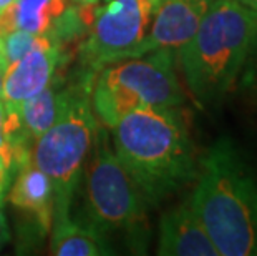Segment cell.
I'll use <instances>...</instances> for the list:
<instances>
[{
    "instance_id": "d4e9b609",
    "label": "cell",
    "mask_w": 257,
    "mask_h": 256,
    "mask_svg": "<svg viewBox=\"0 0 257 256\" xmlns=\"http://www.w3.org/2000/svg\"><path fill=\"white\" fill-rule=\"evenodd\" d=\"M106 2H110V0H106Z\"/></svg>"
},
{
    "instance_id": "6da1fadb",
    "label": "cell",
    "mask_w": 257,
    "mask_h": 256,
    "mask_svg": "<svg viewBox=\"0 0 257 256\" xmlns=\"http://www.w3.org/2000/svg\"><path fill=\"white\" fill-rule=\"evenodd\" d=\"M179 107H141L113 127V150L148 206H160L198 177L199 160Z\"/></svg>"
},
{
    "instance_id": "cb8c5ba5",
    "label": "cell",
    "mask_w": 257,
    "mask_h": 256,
    "mask_svg": "<svg viewBox=\"0 0 257 256\" xmlns=\"http://www.w3.org/2000/svg\"><path fill=\"white\" fill-rule=\"evenodd\" d=\"M4 68H0V90H2V80H4Z\"/></svg>"
},
{
    "instance_id": "603a6c76",
    "label": "cell",
    "mask_w": 257,
    "mask_h": 256,
    "mask_svg": "<svg viewBox=\"0 0 257 256\" xmlns=\"http://www.w3.org/2000/svg\"><path fill=\"white\" fill-rule=\"evenodd\" d=\"M73 2H78V4H96L98 0H73Z\"/></svg>"
},
{
    "instance_id": "4fadbf2b",
    "label": "cell",
    "mask_w": 257,
    "mask_h": 256,
    "mask_svg": "<svg viewBox=\"0 0 257 256\" xmlns=\"http://www.w3.org/2000/svg\"><path fill=\"white\" fill-rule=\"evenodd\" d=\"M50 253L57 256H108L116 251L106 236L70 216L52 225Z\"/></svg>"
},
{
    "instance_id": "ffe728a7",
    "label": "cell",
    "mask_w": 257,
    "mask_h": 256,
    "mask_svg": "<svg viewBox=\"0 0 257 256\" xmlns=\"http://www.w3.org/2000/svg\"><path fill=\"white\" fill-rule=\"evenodd\" d=\"M237 2L245 5V7H249L250 10H254V12H257V0H237Z\"/></svg>"
},
{
    "instance_id": "e0dca14e",
    "label": "cell",
    "mask_w": 257,
    "mask_h": 256,
    "mask_svg": "<svg viewBox=\"0 0 257 256\" xmlns=\"http://www.w3.org/2000/svg\"><path fill=\"white\" fill-rule=\"evenodd\" d=\"M9 238H10V231L7 225V218H5V211H4V195H2V197H0V249L9 241Z\"/></svg>"
},
{
    "instance_id": "3957f363",
    "label": "cell",
    "mask_w": 257,
    "mask_h": 256,
    "mask_svg": "<svg viewBox=\"0 0 257 256\" xmlns=\"http://www.w3.org/2000/svg\"><path fill=\"white\" fill-rule=\"evenodd\" d=\"M257 34V12L237 0H211L201 24L179 48L188 89L199 107H219L242 73Z\"/></svg>"
},
{
    "instance_id": "9c48e42d",
    "label": "cell",
    "mask_w": 257,
    "mask_h": 256,
    "mask_svg": "<svg viewBox=\"0 0 257 256\" xmlns=\"http://www.w3.org/2000/svg\"><path fill=\"white\" fill-rule=\"evenodd\" d=\"M211 0H160L151 27L140 48V57L150 52L179 50L186 45L204 17Z\"/></svg>"
},
{
    "instance_id": "277c9868",
    "label": "cell",
    "mask_w": 257,
    "mask_h": 256,
    "mask_svg": "<svg viewBox=\"0 0 257 256\" xmlns=\"http://www.w3.org/2000/svg\"><path fill=\"white\" fill-rule=\"evenodd\" d=\"M95 77L96 73L78 67L70 80L72 94L65 110L32 148V161L53 185V223L72 216L83 165L95 141L98 122L90 99Z\"/></svg>"
},
{
    "instance_id": "2e32d148",
    "label": "cell",
    "mask_w": 257,
    "mask_h": 256,
    "mask_svg": "<svg viewBox=\"0 0 257 256\" xmlns=\"http://www.w3.org/2000/svg\"><path fill=\"white\" fill-rule=\"evenodd\" d=\"M240 87L245 94L250 95V99L257 102V34L250 47L249 57L245 60L242 73H240Z\"/></svg>"
},
{
    "instance_id": "5bb4252c",
    "label": "cell",
    "mask_w": 257,
    "mask_h": 256,
    "mask_svg": "<svg viewBox=\"0 0 257 256\" xmlns=\"http://www.w3.org/2000/svg\"><path fill=\"white\" fill-rule=\"evenodd\" d=\"M65 9V0H17L0 14V37L17 29L34 35H47Z\"/></svg>"
},
{
    "instance_id": "52a82bcc",
    "label": "cell",
    "mask_w": 257,
    "mask_h": 256,
    "mask_svg": "<svg viewBox=\"0 0 257 256\" xmlns=\"http://www.w3.org/2000/svg\"><path fill=\"white\" fill-rule=\"evenodd\" d=\"M160 0H110L96 7L90 34L78 48V67L98 73L108 65L140 57Z\"/></svg>"
},
{
    "instance_id": "5b68a950",
    "label": "cell",
    "mask_w": 257,
    "mask_h": 256,
    "mask_svg": "<svg viewBox=\"0 0 257 256\" xmlns=\"http://www.w3.org/2000/svg\"><path fill=\"white\" fill-rule=\"evenodd\" d=\"M95 151L85 172V201L76 220L111 241L121 236L133 253H146L150 244L148 203L111 148L108 135L98 125Z\"/></svg>"
},
{
    "instance_id": "9a60e30c",
    "label": "cell",
    "mask_w": 257,
    "mask_h": 256,
    "mask_svg": "<svg viewBox=\"0 0 257 256\" xmlns=\"http://www.w3.org/2000/svg\"><path fill=\"white\" fill-rule=\"evenodd\" d=\"M2 39V53L5 58L7 67L10 63H15L22 57H25L27 53L34 50H42V48H48L55 45L50 37L47 35H34L30 32L25 30H12L9 34H5Z\"/></svg>"
},
{
    "instance_id": "ac0fdd59",
    "label": "cell",
    "mask_w": 257,
    "mask_h": 256,
    "mask_svg": "<svg viewBox=\"0 0 257 256\" xmlns=\"http://www.w3.org/2000/svg\"><path fill=\"white\" fill-rule=\"evenodd\" d=\"M10 180H12V173H10L7 165H5V161L2 160V156H0V197L7 192Z\"/></svg>"
},
{
    "instance_id": "7a4b0ae2",
    "label": "cell",
    "mask_w": 257,
    "mask_h": 256,
    "mask_svg": "<svg viewBox=\"0 0 257 256\" xmlns=\"http://www.w3.org/2000/svg\"><path fill=\"white\" fill-rule=\"evenodd\" d=\"M189 200L219 256L257 254V170L232 138L199 158Z\"/></svg>"
},
{
    "instance_id": "ba28073f",
    "label": "cell",
    "mask_w": 257,
    "mask_h": 256,
    "mask_svg": "<svg viewBox=\"0 0 257 256\" xmlns=\"http://www.w3.org/2000/svg\"><path fill=\"white\" fill-rule=\"evenodd\" d=\"M62 60L63 48L55 43L48 48L27 53L15 63H10L4 72L0 90L4 112H19L22 103L45 89L55 77Z\"/></svg>"
},
{
    "instance_id": "8992f818",
    "label": "cell",
    "mask_w": 257,
    "mask_h": 256,
    "mask_svg": "<svg viewBox=\"0 0 257 256\" xmlns=\"http://www.w3.org/2000/svg\"><path fill=\"white\" fill-rule=\"evenodd\" d=\"M90 99L95 117L108 128L141 107H181L184 94L174 70V50L161 48L101 68Z\"/></svg>"
},
{
    "instance_id": "d6986e66",
    "label": "cell",
    "mask_w": 257,
    "mask_h": 256,
    "mask_svg": "<svg viewBox=\"0 0 257 256\" xmlns=\"http://www.w3.org/2000/svg\"><path fill=\"white\" fill-rule=\"evenodd\" d=\"M4 122H5V113H4V105L0 100V156H4L7 153V140H5V130H4Z\"/></svg>"
},
{
    "instance_id": "30bf717a",
    "label": "cell",
    "mask_w": 257,
    "mask_h": 256,
    "mask_svg": "<svg viewBox=\"0 0 257 256\" xmlns=\"http://www.w3.org/2000/svg\"><path fill=\"white\" fill-rule=\"evenodd\" d=\"M161 256H219L189 197L163 213L158 235Z\"/></svg>"
},
{
    "instance_id": "7402d4cb",
    "label": "cell",
    "mask_w": 257,
    "mask_h": 256,
    "mask_svg": "<svg viewBox=\"0 0 257 256\" xmlns=\"http://www.w3.org/2000/svg\"><path fill=\"white\" fill-rule=\"evenodd\" d=\"M0 68H7V63H5V58H4V53H2V39H0Z\"/></svg>"
},
{
    "instance_id": "44dd1931",
    "label": "cell",
    "mask_w": 257,
    "mask_h": 256,
    "mask_svg": "<svg viewBox=\"0 0 257 256\" xmlns=\"http://www.w3.org/2000/svg\"><path fill=\"white\" fill-rule=\"evenodd\" d=\"M15 2H17V0H0V14H2L4 10H7L9 7H12Z\"/></svg>"
},
{
    "instance_id": "8fae6325",
    "label": "cell",
    "mask_w": 257,
    "mask_h": 256,
    "mask_svg": "<svg viewBox=\"0 0 257 256\" xmlns=\"http://www.w3.org/2000/svg\"><path fill=\"white\" fill-rule=\"evenodd\" d=\"M9 200L15 208L34 218L35 226L42 235H47L52 230L53 185L52 180L32 160L15 173V182L9 193Z\"/></svg>"
},
{
    "instance_id": "7c38bea8",
    "label": "cell",
    "mask_w": 257,
    "mask_h": 256,
    "mask_svg": "<svg viewBox=\"0 0 257 256\" xmlns=\"http://www.w3.org/2000/svg\"><path fill=\"white\" fill-rule=\"evenodd\" d=\"M70 94H72V81L62 83L57 77H53L52 83L22 103L19 108L20 128L32 143H35V140L62 115L70 100Z\"/></svg>"
}]
</instances>
